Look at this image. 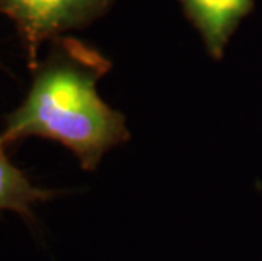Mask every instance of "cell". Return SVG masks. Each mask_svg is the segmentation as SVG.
I'll list each match as a JSON object with an SVG mask.
<instances>
[{
  "instance_id": "6da1fadb",
  "label": "cell",
  "mask_w": 262,
  "mask_h": 261,
  "mask_svg": "<svg viewBox=\"0 0 262 261\" xmlns=\"http://www.w3.org/2000/svg\"><path fill=\"white\" fill-rule=\"evenodd\" d=\"M110 68V59L90 44L66 34L53 39L46 58L31 68L24 102L5 115L4 144L51 139L70 149L83 170H95L105 153L130 137L125 115L97 92Z\"/></svg>"
},
{
  "instance_id": "3957f363",
  "label": "cell",
  "mask_w": 262,
  "mask_h": 261,
  "mask_svg": "<svg viewBox=\"0 0 262 261\" xmlns=\"http://www.w3.org/2000/svg\"><path fill=\"white\" fill-rule=\"evenodd\" d=\"M180 4L213 58L224 56L232 34L254 7V0H180Z\"/></svg>"
},
{
  "instance_id": "7a4b0ae2",
  "label": "cell",
  "mask_w": 262,
  "mask_h": 261,
  "mask_svg": "<svg viewBox=\"0 0 262 261\" xmlns=\"http://www.w3.org/2000/svg\"><path fill=\"white\" fill-rule=\"evenodd\" d=\"M112 4L114 0H0V14L14 22L31 70L37 65L44 41L92 24Z\"/></svg>"
},
{
  "instance_id": "277c9868",
  "label": "cell",
  "mask_w": 262,
  "mask_h": 261,
  "mask_svg": "<svg viewBox=\"0 0 262 261\" xmlns=\"http://www.w3.org/2000/svg\"><path fill=\"white\" fill-rule=\"evenodd\" d=\"M56 195L54 190H44L32 183L5 153V144L0 137V214L15 212L24 220H34V205L46 202Z\"/></svg>"
}]
</instances>
